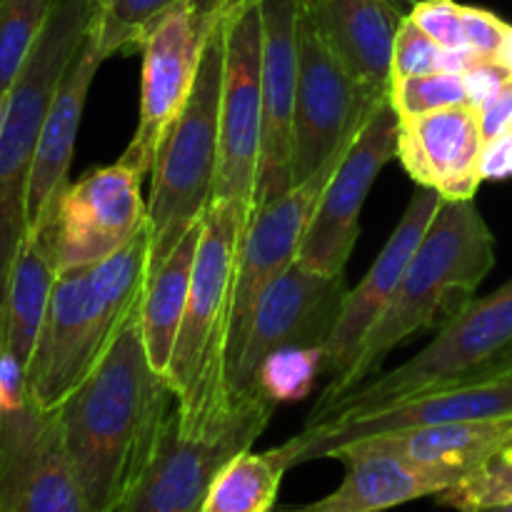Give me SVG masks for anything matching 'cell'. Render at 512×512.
<instances>
[{
	"instance_id": "cell-1",
	"label": "cell",
	"mask_w": 512,
	"mask_h": 512,
	"mask_svg": "<svg viewBox=\"0 0 512 512\" xmlns=\"http://www.w3.org/2000/svg\"><path fill=\"white\" fill-rule=\"evenodd\" d=\"M173 405L175 393L150 365L138 308L98 368L53 410L88 512H120Z\"/></svg>"
},
{
	"instance_id": "cell-2",
	"label": "cell",
	"mask_w": 512,
	"mask_h": 512,
	"mask_svg": "<svg viewBox=\"0 0 512 512\" xmlns=\"http://www.w3.org/2000/svg\"><path fill=\"white\" fill-rule=\"evenodd\" d=\"M493 265L495 238L475 200H443L393 300L360 345L355 363L338 383L325 385L308 420L360 388L415 333L448 325L475 298Z\"/></svg>"
},
{
	"instance_id": "cell-3",
	"label": "cell",
	"mask_w": 512,
	"mask_h": 512,
	"mask_svg": "<svg viewBox=\"0 0 512 512\" xmlns=\"http://www.w3.org/2000/svg\"><path fill=\"white\" fill-rule=\"evenodd\" d=\"M148 275V223L108 258L58 273L25 370L30 403L53 413L98 368L123 325L140 308Z\"/></svg>"
},
{
	"instance_id": "cell-4",
	"label": "cell",
	"mask_w": 512,
	"mask_h": 512,
	"mask_svg": "<svg viewBox=\"0 0 512 512\" xmlns=\"http://www.w3.org/2000/svg\"><path fill=\"white\" fill-rule=\"evenodd\" d=\"M250 215L253 210L238 200L213 198L200 223L188 308L165 373L185 428H203L233 405L228 398L230 310Z\"/></svg>"
},
{
	"instance_id": "cell-5",
	"label": "cell",
	"mask_w": 512,
	"mask_h": 512,
	"mask_svg": "<svg viewBox=\"0 0 512 512\" xmlns=\"http://www.w3.org/2000/svg\"><path fill=\"white\" fill-rule=\"evenodd\" d=\"M95 0H53L48 20L8 93L0 133V305L28 235V185L40 128L65 68L93 25Z\"/></svg>"
},
{
	"instance_id": "cell-6",
	"label": "cell",
	"mask_w": 512,
	"mask_h": 512,
	"mask_svg": "<svg viewBox=\"0 0 512 512\" xmlns=\"http://www.w3.org/2000/svg\"><path fill=\"white\" fill-rule=\"evenodd\" d=\"M223 73L225 38L220 13L205 43L193 93L160 143L153 165L148 198L150 270L158 268L185 233L203 220L213 200L218 178Z\"/></svg>"
},
{
	"instance_id": "cell-7",
	"label": "cell",
	"mask_w": 512,
	"mask_h": 512,
	"mask_svg": "<svg viewBox=\"0 0 512 512\" xmlns=\"http://www.w3.org/2000/svg\"><path fill=\"white\" fill-rule=\"evenodd\" d=\"M275 403L253 390L203 428H185L178 400L168 413L120 512H203L220 470L253 448Z\"/></svg>"
},
{
	"instance_id": "cell-8",
	"label": "cell",
	"mask_w": 512,
	"mask_h": 512,
	"mask_svg": "<svg viewBox=\"0 0 512 512\" xmlns=\"http://www.w3.org/2000/svg\"><path fill=\"white\" fill-rule=\"evenodd\" d=\"M508 355H512V278L495 293L470 300L408 363L378 373V378L355 388L318 418L305 420V425L368 413L468 375L493 373Z\"/></svg>"
},
{
	"instance_id": "cell-9",
	"label": "cell",
	"mask_w": 512,
	"mask_h": 512,
	"mask_svg": "<svg viewBox=\"0 0 512 512\" xmlns=\"http://www.w3.org/2000/svg\"><path fill=\"white\" fill-rule=\"evenodd\" d=\"M388 93L353 78L308 15L298 18V90L293 118V183H303L355 143Z\"/></svg>"
},
{
	"instance_id": "cell-10",
	"label": "cell",
	"mask_w": 512,
	"mask_h": 512,
	"mask_svg": "<svg viewBox=\"0 0 512 512\" xmlns=\"http://www.w3.org/2000/svg\"><path fill=\"white\" fill-rule=\"evenodd\" d=\"M508 418H512V375L480 373L438 385V388L368 410V413L303 425V430L293 435L288 443L278 445V450L288 468H295L310 460L333 458L335 450L345 445L383 433H395V430Z\"/></svg>"
},
{
	"instance_id": "cell-11",
	"label": "cell",
	"mask_w": 512,
	"mask_h": 512,
	"mask_svg": "<svg viewBox=\"0 0 512 512\" xmlns=\"http://www.w3.org/2000/svg\"><path fill=\"white\" fill-rule=\"evenodd\" d=\"M225 73L220 100V150L215 193L255 210L263 148V18L260 0H235L223 10Z\"/></svg>"
},
{
	"instance_id": "cell-12",
	"label": "cell",
	"mask_w": 512,
	"mask_h": 512,
	"mask_svg": "<svg viewBox=\"0 0 512 512\" xmlns=\"http://www.w3.org/2000/svg\"><path fill=\"white\" fill-rule=\"evenodd\" d=\"M223 10L203 8L200 0H183L155 23L143 48V83H140L138 128L125 153V165L140 178L153 173L160 143L183 113L210 30Z\"/></svg>"
},
{
	"instance_id": "cell-13",
	"label": "cell",
	"mask_w": 512,
	"mask_h": 512,
	"mask_svg": "<svg viewBox=\"0 0 512 512\" xmlns=\"http://www.w3.org/2000/svg\"><path fill=\"white\" fill-rule=\"evenodd\" d=\"M140 180L118 158L90 170L78 183H68L48 218L35 228L48 238L58 273L108 258L148 223V203L140 193Z\"/></svg>"
},
{
	"instance_id": "cell-14",
	"label": "cell",
	"mask_w": 512,
	"mask_h": 512,
	"mask_svg": "<svg viewBox=\"0 0 512 512\" xmlns=\"http://www.w3.org/2000/svg\"><path fill=\"white\" fill-rule=\"evenodd\" d=\"M345 275H323L295 260L265 288L250 318L248 335L228 378V398L253 393L260 363L273 350L288 345H323L343 310Z\"/></svg>"
},
{
	"instance_id": "cell-15",
	"label": "cell",
	"mask_w": 512,
	"mask_h": 512,
	"mask_svg": "<svg viewBox=\"0 0 512 512\" xmlns=\"http://www.w3.org/2000/svg\"><path fill=\"white\" fill-rule=\"evenodd\" d=\"M398 115L385 98L350 145L320 195L298 250V263L323 275H345L360 235V213L385 165L398 158Z\"/></svg>"
},
{
	"instance_id": "cell-16",
	"label": "cell",
	"mask_w": 512,
	"mask_h": 512,
	"mask_svg": "<svg viewBox=\"0 0 512 512\" xmlns=\"http://www.w3.org/2000/svg\"><path fill=\"white\" fill-rule=\"evenodd\" d=\"M348 150L350 148H345L343 153L335 155L318 173H313L303 183L293 185L285 195L258 205L253 215H250L243 248H240L233 310H230L228 378L233 373V365L245 343L250 318H253V310L258 305L260 295L265 293V288L275 278H280L298 260L300 243H303L310 218H313L315 205H318L320 195L328 188L330 178L340 168Z\"/></svg>"
},
{
	"instance_id": "cell-17",
	"label": "cell",
	"mask_w": 512,
	"mask_h": 512,
	"mask_svg": "<svg viewBox=\"0 0 512 512\" xmlns=\"http://www.w3.org/2000/svg\"><path fill=\"white\" fill-rule=\"evenodd\" d=\"M0 512H88L55 413L0 410Z\"/></svg>"
},
{
	"instance_id": "cell-18",
	"label": "cell",
	"mask_w": 512,
	"mask_h": 512,
	"mask_svg": "<svg viewBox=\"0 0 512 512\" xmlns=\"http://www.w3.org/2000/svg\"><path fill=\"white\" fill-rule=\"evenodd\" d=\"M263 18V148L255 208L293 188V118L298 90L300 0H260Z\"/></svg>"
},
{
	"instance_id": "cell-19",
	"label": "cell",
	"mask_w": 512,
	"mask_h": 512,
	"mask_svg": "<svg viewBox=\"0 0 512 512\" xmlns=\"http://www.w3.org/2000/svg\"><path fill=\"white\" fill-rule=\"evenodd\" d=\"M440 198L435 190L420 188L413 195L410 205L405 208L403 218H400L398 228L388 238L385 248L370 265L368 275L358 283V288L348 290L345 295L343 310L338 315L333 333H330L328 343H325V363L323 375H328V383H338L350 365L358 358V350L373 325L378 323L380 315L393 300L395 290H398L400 280H403L405 268H408L410 258L418 250L420 240L428 233L430 223H433L435 213H438Z\"/></svg>"
},
{
	"instance_id": "cell-20",
	"label": "cell",
	"mask_w": 512,
	"mask_h": 512,
	"mask_svg": "<svg viewBox=\"0 0 512 512\" xmlns=\"http://www.w3.org/2000/svg\"><path fill=\"white\" fill-rule=\"evenodd\" d=\"M483 130L478 108L450 105L433 113L398 118V160L420 188L443 200H473L478 193Z\"/></svg>"
},
{
	"instance_id": "cell-21",
	"label": "cell",
	"mask_w": 512,
	"mask_h": 512,
	"mask_svg": "<svg viewBox=\"0 0 512 512\" xmlns=\"http://www.w3.org/2000/svg\"><path fill=\"white\" fill-rule=\"evenodd\" d=\"M95 18H98V13H95ZM103 60L98 25L93 20L78 53L70 60L58 88H55L43 128H40L38 150H35L28 185V233L40 228L58 195L68 188L75 138H78L80 120H83L85 103H88L90 85H93Z\"/></svg>"
},
{
	"instance_id": "cell-22",
	"label": "cell",
	"mask_w": 512,
	"mask_h": 512,
	"mask_svg": "<svg viewBox=\"0 0 512 512\" xmlns=\"http://www.w3.org/2000/svg\"><path fill=\"white\" fill-rule=\"evenodd\" d=\"M300 10L358 83L388 93L395 35L408 18L398 0H300Z\"/></svg>"
},
{
	"instance_id": "cell-23",
	"label": "cell",
	"mask_w": 512,
	"mask_h": 512,
	"mask_svg": "<svg viewBox=\"0 0 512 512\" xmlns=\"http://www.w3.org/2000/svg\"><path fill=\"white\" fill-rule=\"evenodd\" d=\"M345 465V478L330 495L308 505H288L273 512H385L410 500L440 495L453 480L433 470L380 453L340 450L333 455Z\"/></svg>"
},
{
	"instance_id": "cell-24",
	"label": "cell",
	"mask_w": 512,
	"mask_h": 512,
	"mask_svg": "<svg viewBox=\"0 0 512 512\" xmlns=\"http://www.w3.org/2000/svg\"><path fill=\"white\" fill-rule=\"evenodd\" d=\"M510 433L512 418L475 420V423H443L428 425V428H410L375 435V438L358 440V443H350L340 450L393 455V458L405 460V463L415 465V468H425L445 475L455 485L498 440H503ZM340 450H335V453H340Z\"/></svg>"
},
{
	"instance_id": "cell-25",
	"label": "cell",
	"mask_w": 512,
	"mask_h": 512,
	"mask_svg": "<svg viewBox=\"0 0 512 512\" xmlns=\"http://www.w3.org/2000/svg\"><path fill=\"white\" fill-rule=\"evenodd\" d=\"M55 280L58 265L48 238L43 230L28 233L10 270L8 290L0 305V350L13 355L25 370L33 358Z\"/></svg>"
},
{
	"instance_id": "cell-26",
	"label": "cell",
	"mask_w": 512,
	"mask_h": 512,
	"mask_svg": "<svg viewBox=\"0 0 512 512\" xmlns=\"http://www.w3.org/2000/svg\"><path fill=\"white\" fill-rule=\"evenodd\" d=\"M200 223L185 233V238L175 245L173 253L158 268L150 270L143 303H140L145 350H148L155 373L163 378L173 360L175 340H178L185 308H188L190 275H193V260L200 240Z\"/></svg>"
},
{
	"instance_id": "cell-27",
	"label": "cell",
	"mask_w": 512,
	"mask_h": 512,
	"mask_svg": "<svg viewBox=\"0 0 512 512\" xmlns=\"http://www.w3.org/2000/svg\"><path fill=\"white\" fill-rule=\"evenodd\" d=\"M288 463L278 448L235 455L218 473L203 512H273Z\"/></svg>"
},
{
	"instance_id": "cell-28",
	"label": "cell",
	"mask_w": 512,
	"mask_h": 512,
	"mask_svg": "<svg viewBox=\"0 0 512 512\" xmlns=\"http://www.w3.org/2000/svg\"><path fill=\"white\" fill-rule=\"evenodd\" d=\"M435 498L438 505L458 512L512 503V433L498 440L458 483Z\"/></svg>"
},
{
	"instance_id": "cell-29",
	"label": "cell",
	"mask_w": 512,
	"mask_h": 512,
	"mask_svg": "<svg viewBox=\"0 0 512 512\" xmlns=\"http://www.w3.org/2000/svg\"><path fill=\"white\" fill-rule=\"evenodd\" d=\"M323 345H288L278 348L260 363L255 388L270 403H298L313 393L323 375Z\"/></svg>"
},
{
	"instance_id": "cell-30",
	"label": "cell",
	"mask_w": 512,
	"mask_h": 512,
	"mask_svg": "<svg viewBox=\"0 0 512 512\" xmlns=\"http://www.w3.org/2000/svg\"><path fill=\"white\" fill-rule=\"evenodd\" d=\"M98 38L103 58L130 55L143 48L145 38L160 18L183 0H95Z\"/></svg>"
},
{
	"instance_id": "cell-31",
	"label": "cell",
	"mask_w": 512,
	"mask_h": 512,
	"mask_svg": "<svg viewBox=\"0 0 512 512\" xmlns=\"http://www.w3.org/2000/svg\"><path fill=\"white\" fill-rule=\"evenodd\" d=\"M53 0H0V95L18 80Z\"/></svg>"
},
{
	"instance_id": "cell-32",
	"label": "cell",
	"mask_w": 512,
	"mask_h": 512,
	"mask_svg": "<svg viewBox=\"0 0 512 512\" xmlns=\"http://www.w3.org/2000/svg\"><path fill=\"white\" fill-rule=\"evenodd\" d=\"M388 100L398 118H415L450 105L470 103L463 73L448 70L390 80Z\"/></svg>"
},
{
	"instance_id": "cell-33",
	"label": "cell",
	"mask_w": 512,
	"mask_h": 512,
	"mask_svg": "<svg viewBox=\"0 0 512 512\" xmlns=\"http://www.w3.org/2000/svg\"><path fill=\"white\" fill-rule=\"evenodd\" d=\"M438 70H443V48L430 35H425L413 20L405 18L398 35H395L390 80L438 73Z\"/></svg>"
},
{
	"instance_id": "cell-34",
	"label": "cell",
	"mask_w": 512,
	"mask_h": 512,
	"mask_svg": "<svg viewBox=\"0 0 512 512\" xmlns=\"http://www.w3.org/2000/svg\"><path fill=\"white\" fill-rule=\"evenodd\" d=\"M408 18L435 40L440 48H468L463 25V5L458 0H425L410 8Z\"/></svg>"
},
{
	"instance_id": "cell-35",
	"label": "cell",
	"mask_w": 512,
	"mask_h": 512,
	"mask_svg": "<svg viewBox=\"0 0 512 512\" xmlns=\"http://www.w3.org/2000/svg\"><path fill=\"white\" fill-rule=\"evenodd\" d=\"M463 25L468 48L475 50L483 60H495L498 63V55L503 50L505 40H508L512 23L485 8L463 5Z\"/></svg>"
},
{
	"instance_id": "cell-36",
	"label": "cell",
	"mask_w": 512,
	"mask_h": 512,
	"mask_svg": "<svg viewBox=\"0 0 512 512\" xmlns=\"http://www.w3.org/2000/svg\"><path fill=\"white\" fill-rule=\"evenodd\" d=\"M463 78H465V88H468L470 105L478 108L483 100H488L495 90H500L505 83H508L512 73L508 68H503L500 63H495V60H478V63L470 65V68L465 70Z\"/></svg>"
},
{
	"instance_id": "cell-37",
	"label": "cell",
	"mask_w": 512,
	"mask_h": 512,
	"mask_svg": "<svg viewBox=\"0 0 512 512\" xmlns=\"http://www.w3.org/2000/svg\"><path fill=\"white\" fill-rule=\"evenodd\" d=\"M480 130L483 138L490 140L495 135L512 128V78L500 90H495L488 100L478 105Z\"/></svg>"
},
{
	"instance_id": "cell-38",
	"label": "cell",
	"mask_w": 512,
	"mask_h": 512,
	"mask_svg": "<svg viewBox=\"0 0 512 512\" xmlns=\"http://www.w3.org/2000/svg\"><path fill=\"white\" fill-rule=\"evenodd\" d=\"M480 175L483 180L512 178V128L485 140L483 155H480Z\"/></svg>"
},
{
	"instance_id": "cell-39",
	"label": "cell",
	"mask_w": 512,
	"mask_h": 512,
	"mask_svg": "<svg viewBox=\"0 0 512 512\" xmlns=\"http://www.w3.org/2000/svg\"><path fill=\"white\" fill-rule=\"evenodd\" d=\"M498 63L503 65V68H508L510 73H512V30H510L508 40H505L503 50H500V55H498Z\"/></svg>"
},
{
	"instance_id": "cell-40",
	"label": "cell",
	"mask_w": 512,
	"mask_h": 512,
	"mask_svg": "<svg viewBox=\"0 0 512 512\" xmlns=\"http://www.w3.org/2000/svg\"><path fill=\"white\" fill-rule=\"evenodd\" d=\"M200 3H203V8L208 10H223L228 8L230 3H235V0H200Z\"/></svg>"
},
{
	"instance_id": "cell-41",
	"label": "cell",
	"mask_w": 512,
	"mask_h": 512,
	"mask_svg": "<svg viewBox=\"0 0 512 512\" xmlns=\"http://www.w3.org/2000/svg\"><path fill=\"white\" fill-rule=\"evenodd\" d=\"M460 512H512V503L508 505H493V508H468Z\"/></svg>"
},
{
	"instance_id": "cell-42",
	"label": "cell",
	"mask_w": 512,
	"mask_h": 512,
	"mask_svg": "<svg viewBox=\"0 0 512 512\" xmlns=\"http://www.w3.org/2000/svg\"><path fill=\"white\" fill-rule=\"evenodd\" d=\"M5 110H8V95H0V133H3V123H5Z\"/></svg>"
},
{
	"instance_id": "cell-43",
	"label": "cell",
	"mask_w": 512,
	"mask_h": 512,
	"mask_svg": "<svg viewBox=\"0 0 512 512\" xmlns=\"http://www.w3.org/2000/svg\"><path fill=\"white\" fill-rule=\"evenodd\" d=\"M493 375H512V355H508V360H505V363L500 365Z\"/></svg>"
},
{
	"instance_id": "cell-44",
	"label": "cell",
	"mask_w": 512,
	"mask_h": 512,
	"mask_svg": "<svg viewBox=\"0 0 512 512\" xmlns=\"http://www.w3.org/2000/svg\"><path fill=\"white\" fill-rule=\"evenodd\" d=\"M400 3H408V5H418V3H425V0H400Z\"/></svg>"
}]
</instances>
